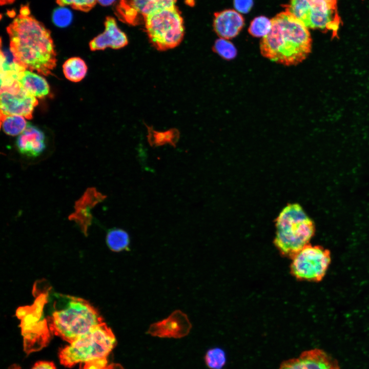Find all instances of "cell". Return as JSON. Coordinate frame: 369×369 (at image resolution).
Masks as SVG:
<instances>
[{"label": "cell", "mask_w": 369, "mask_h": 369, "mask_svg": "<svg viewBox=\"0 0 369 369\" xmlns=\"http://www.w3.org/2000/svg\"><path fill=\"white\" fill-rule=\"evenodd\" d=\"M13 61L30 71L48 76L56 66V53L50 31L29 15L20 14L8 26Z\"/></svg>", "instance_id": "obj_1"}, {"label": "cell", "mask_w": 369, "mask_h": 369, "mask_svg": "<svg viewBox=\"0 0 369 369\" xmlns=\"http://www.w3.org/2000/svg\"><path fill=\"white\" fill-rule=\"evenodd\" d=\"M269 33L260 44L262 55L285 66L303 61L311 49L312 39L308 28L287 11L272 19Z\"/></svg>", "instance_id": "obj_2"}, {"label": "cell", "mask_w": 369, "mask_h": 369, "mask_svg": "<svg viewBox=\"0 0 369 369\" xmlns=\"http://www.w3.org/2000/svg\"><path fill=\"white\" fill-rule=\"evenodd\" d=\"M47 320L51 332L69 343L104 322L95 309L86 300L55 294L51 298Z\"/></svg>", "instance_id": "obj_3"}, {"label": "cell", "mask_w": 369, "mask_h": 369, "mask_svg": "<svg viewBox=\"0 0 369 369\" xmlns=\"http://www.w3.org/2000/svg\"><path fill=\"white\" fill-rule=\"evenodd\" d=\"M274 243L279 253L291 258L309 244L314 225L301 207L296 203L285 206L276 219Z\"/></svg>", "instance_id": "obj_4"}, {"label": "cell", "mask_w": 369, "mask_h": 369, "mask_svg": "<svg viewBox=\"0 0 369 369\" xmlns=\"http://www.w3.org/2000/svg\"><path fill=\"white\" fill-rule=\"evenodd\" d=\"M116 344L111 329L102 322L60 350V363L72 367L78 363L106 358Z\"/></svg>", "instance_id": "obj_5"}, {"label": "cell", "mask_w": 369, "mask_h": 369, "mask_svg": "<svg viewBox=\"0 0 369 369\" xmlns=\"http://www.w3.org/2000/svg\"><path fill=\"white\" fill-rule=\"evenodd\" d=\"M144 18L149 39L157 50L175 48L182 40L183 19L175 6L156 10Z\"/></svg>", "instance_id": "obj_6"}, {"label": "cell", "mask_w": 369, "mask_h": 369, "mask_svg": "<svg viewBox=\"0 0 369 369\" xmlns=\"http://www.w3.org/2000/svg\"><path fill=\"white\" fill-rule=\"evenodd\" d=\"M337 0H290L285 11L308 28L326 29L336 34L340 18Z\"/></svg>", "instance_id": "obj_7"}, {"label": "cell", "mask_w": 369, "mask_h": 369, "mask_svg": "<svg viewBox=\"0 0 369 369\" xmlns=\"http://www.w3.org/2000/svg\"><path fill=\"white\" fill-rule=\"evenodd\" d=\"M290 272L298 280L319 282L325 276L331 262L329 250L308 244L291 258Z\"/></svg>", "instance_id": "obj_8"}, {"label": "cell", "mask_w": 369, "mask_h": 369, "mask_svg": "<svg viewBox=\"0 0 369 369\" xmlns=\"http://www.w3.org/2000/svg\"><path fill=\"white\" fill-rule=\"evenodd\" d=\"M1 116L18 115L31 119L38 100L22 86L19 80L1 88Z\"/></svg>", "instance_id": "obj_9"}, {"label": "cell", "mask_w": 369, "mask_h": 369, "mask_svg": "<svg viewBox=\"0 0 369 369\" xmlns=\"http://www.w3.org/2000/svg\"><path fill=\"white\" fill-rule=\"evenodd\" d=\"M191 328L187 316L176 311L168 318L151 324L148 333L159 337L179 338L188 335Z\"/></svg>", "instance_id": "obj_10"}, {"label": "cell", "mask_w": 369, "mask_h": 369, "mask_svg": "<svg viewBox=\"0 0 369 369\" xmlns=\"http://www.w3.org/2000/svg\"><path fill=\"white\" fill-rule=\"evenodd\" d=\"M105 26V31L90 42L91 50H102L109 47L117 49L124 47L128 44L126 35L118 27L113 17H107Z\"/></svg>", "instance_id": "obj_11"}, {"label": "cell", "mask_w": 369, "mask_h": 369, "mask_svg": "<svg viewBox=\"0 0 369 369\" xmlns=\"http://www.w3.org/2000/svg\"><path fill=\"white\" fill-rule=\"evenodd\" d=\"M16 145L22 154L30 157H36L45 149V134L37 127L28 122L25 130L18 136Z\"/></svg>", "instance_id": "obj_12"}, {"label": "cell", "mask_w": 369, "mask_h": 369, "mask_svg": "<svg viewBox=\"0 0 369 369\" xmlns=\"http://www.w3.org/2000/svg\"><path fill=\"white\" fill-rule=\"evenodd\" d=\"M243 25V17L234 10H225L214 14V29L221 38L229 39L235 37Z\"/></svg>", "instance_id": "obj_13"}, {"label": "cell", "mask_w": 369, "mask_h": 369, "mask_svg": "<svg viewBox=\"0 0 369 369\" xmlns=\"http://www.w3.org/2000/svg\"><path fill=\"white\" fill-rule=\"evenodd\" d=\"M176 0H130L124 11L127 20H132L137 14L144 18L156 10L173 7Z\"/></svg>", "instance_id": "obj_14"}, {"label": "cell", "mask_w": 369, "mask_h": 369, "mask_svg": "<svg viewBox=\"0 0 369 369\" xmlns=\"http://www.w3.org/2000/svg\"><path fill=\"white\" fill-rule=\"evenodd\" d=\"M18 80L24 88L35 97L43 98L50 92L47 80L31 71L25 70L21 72Z\"/></svg>", "instance_id": "obj_15"}, {"label": "cell", "mask_w": 369, "mask_h": 369, "mask_svg": "<svg viewBox=\"0 0 369 369\" xmlns=\"http://www.w3.org/2000/svg\"><path fill=\"white\" fill-rule=\"evenodd\" d=\"M65 76L73 82L81 80L87 72V66L85 62L77 57L69 58L63 66Z\"/></svg>", "instance_id": "obj_16"}, {"label": "cell", "mask_w": 369, "mask_h": 369, "mask_svg": "<svg viewBox=\"0 0 369 369\" xmlns=\"http://www.w3.org/2000/svg\"><path fill=\"white\" fill-rule=\"evenodd\" d=\"M27 123L25 117L18 115L1 116V125L3 131L7 135L16 136L26 129Z\"/></svg>", "instance_id": "obj_17"}, {"label": "cell", "mask_w": 369, "mask_h": 369, "mask_svg": "<svg viewBox=\"0 0 369 369\" xmlns=\"http://www.w3.org/2000/svg\"><path fill=\"white\" fill-rule=\"evenodd\" d=\"M106 241L111 250L120 252L128 250L130 238L128 234L125 231L114 228L108 231Z\"/></svg>", "instance_id": "obj_18"}, {"label": "cell", "mask_w": 369, "mask_h": 369, "mask_svg": "<svg viewBox=\"0 0 369 369\" xmlns=\"http://www.w3.org/2000/svg\"><path fill=\"white\" fill-rule=\"evenodd\" d=\"M178 139V134L176 131H169L165 132L149 131L148 140L152 146H159L166 144L175 147Z\"/></svg>", "instance_id": "obj_19"}, {"label": "cell", "mask_w": 369, "mask_h": 369, "mask_svg": "<svg viewBox=\"0 0 369 369\" xmlns=\"http://www.w3.org/2000/svg\"><path fill=\"white\" fill-rule=\"evenodd\" d=\"M272 21L265 16H260L255 18L249 28V33L255 37H264L270 31Z\"/></svg>", "instance_id": "obj_20"}, {"label": "cell", "mask_w": 369, "mask_h": 369, "mask_svg": "<svg viewBox=\"0 0 369 369\" xmlns=\"http://www.w3.org/2000/svg\"><path fill=\"white\" fill-rule=\"evenodd\" d=\"M73 18L70 9L65 6H60L55 9L52 13V20L58 27L65 28L69 26Z\"/></svg>", "instance_id": "obj_21"}, {"label": "cell", "mask_w": 369, "mask_h": 369, "mask_svg": "<svg viewBox=\"0 0 369 369\" xmlns=\"http://www.w3.org/2000/svg\"><path fill=\"white\" fill-rule=\"evenodd\" d=\"M205 361L210 368L220 369L225 363V353L219 348L210 349L206 354Z\"/></svg>", "instance_id": "obj_22"}, {"label": "cell", "mask_w": 369, "mask_h": 369, "mask_svg": "<svg viewBox=\"0 0 369 369\" xmlns=\"http://www.w3.org/2000/svg\"><path fill=\"white\" fill-rule=\"evenodd\" d=\"M214 50L221 56L231 58L235 56L236 51L233 45L224 38L217 39L214 46Z\"/></svg>", "instance_id": "obj_23"}, {"label": "cell", "mask_w": 369, "mask_h": 369, "mask_svg": "<svg viewBox=\"0 0 369 369\" xmlns=\"http://www.w3.org/2000/svg\"><path fill=\"white\" fill-rule=\"evenodd\" d=\"M59 6H71L84 11L90 10L96 3V0H57Z\"/></svg>", "instance_id": "obj_24"}, {"label": "cell", "mask_w": 369, "mask_h": 369, "mask_svg": "<svg viewBox=\"0 0 369 369\" xmlns=\"http://www.w3.org/2000/svg\"><path fill=\"white\" fill-rule=\"evenodd\" d=\"M253 4V0H234L235 8L238 12L243 13L249 12Z\"/></svg>", "instance_id": "obj_25"}, {"label": "cell", "mask_w": 369, "mask_h": 369, "mask_svg": "<svg viewBox=\"0 0 369 369\" xmlns=\"http://www.w3.org/2000/svg\"><path fill=\"white\" fill-rule=\"evenodd\" d=\"M31 369H56L53 362L47 361L36 362Z\"/></svg>", "instance_id": "obj_26"}, {"label": "cell", "mask_w": 369, "mask_h": 369, "mask_svg": "<svg viewBox=\"0 0 369 369\" xmlns=\"http://www.w3.org/2000/svg\"><path fill=\"white\" fill-rule=\"evenodd\" d=\"M102 369H124V368L120 364L112 363L111 364H108L106 366L104 367Z\"/></svg>", "instance_id": "obj_27"}, {"label": "cell", "mask_w": 369, "mask_h": 369, "mask_svg": "<svg viewBox=\"0 0 369 369\" xmlns=\"http://www.w3.org/2000/svg\"><path fill=\"white\" fill-rule=\"evenodd\" d=\"M115 0H96L101 5L107 6L112 4Z\"/></svg>", "instance_id": "obj_28"}, {"label": "cell", "mask_w": 369, "mask_h": 369, "mask_svg": "<svg viewBox=\"0 0 369 369\" xmlns=\"http://www.w3.org/2000/svg\"><path fill=\"white\" fill-rule=\"evenodd\" d=\"M13 0H1V3L2 4H6L9 3L10 2H12Z\"/></svg>", "instance_id": "obj_29"}, {"label": "cell", "mask_w": 369, "mask_h": 369, "mask_svg": "<svg viewBox=\"0 0 369 369\" xmlns=\"http://www.w3.org/2000/svg\"><path fill=\"white\" fill-rule=\"evenodd\" d=\"M9 369H20L19 366L15 365H12Z\"/></svg>", "instance_id": "obj_30"}]
</instances>
